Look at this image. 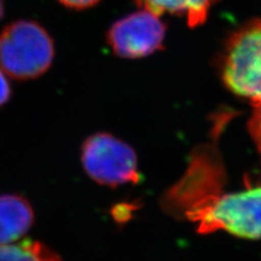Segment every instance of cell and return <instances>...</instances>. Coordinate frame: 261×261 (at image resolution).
I'll use <instances>...</instances> for the list:
<instances>
[{
  "label": "cell",
  "instance_id": "obj_10",
  "mask_svg": "<svg viewBox=\"0 0 261 261\" xmlns=\"http://www.w3.org/2000/svg\"><path fill=\"white\" fill-rule=\"evenodd\" d=\"M7 76L8 75L4 72V70L0 68V107H3L4 105L9 101L12 94L11 85Z\"/></svg>",
  "mask_w": 261,
  "mask_h": 261
},
{
  "label": "cell",
  "instance_id": "obj_7",
  "mask_svg": "<svg viewBox=\"0 0 261 261\" xmlns=\"http://www.w3.org/2000/svg\"><path fill=\"white\" fill-rule=\"evenodd\" d=\"M217 0H134L141 9L161 16L170 13L186 19L191 28L201 25L206 21L210 7Z\"/></svg>",
  "mask_w": 261,
  "mask_h": 261
},
{
  "label": "cell",
  "instance_id": "obj_9",
  "mask_svg": "<svg viewBox=\"0 0 261 261\" xmlns=\"http://www.w3.org/2000/svg\"><path fill=\"white\" fill-rule=\"evenodd\" d=\"M63 7L73 10H85L99 4L101 0H57Z\"/></svg>",
  "mask_w": 261,
  "mask_h": 261
},
{
  "label": "cell",
  "instance_id": "obj_2",
  "mask_svg": "<svg viewBox=\"0 0 261 261\" xmlns=\"http://www.w3.org/2000/svg\"><path fill=\"white\" fill-rule=\"evenodd\" d=\"M54 58V39L36 21H14L0 33V68L13 80L42 76L50 69Z\"/></svg>",
  "mask_w": 261,
  "mask_h": 261
},
{
  "label": "cell",
  "instance_id": "obj_8",
  "mask_svg": "<svg viewBox=\"0 0 261 261\" xmlns=\"http://www.w3.org/2000/svg\"><path fill=\"white\" fill-rule=\"evenodd\" d=\"M252 113L248 122L249 133L261 156V100L251 101Z\"/></svg>",
  "mask_w": 261,
  "mask_h": 261
},
{
  "label": "cell",
  "instance_id": "obj_11",
  "mask_svg": "<svg viewBox=\"0 0 261 261\" xmlns=\"http://www.w3.org/2000/svg\"><path fill=\"white\" fill-rule=\"evenodd\" d=\"M5 13V6H4V0H0V20L3 19Z\"/></svg>",
  "mask_w": 261,
  "mask_h": 261
},
{
  "label": "cell",
  "instance_id": "obj_6",
  "mask_svg": "<svg viewBox=\"0 0 261 261\" xmlns=\"http://www.w3.org/2000/svg\"><path fill=\"white\" fill-rule=\"evenodd\" d=\"M34 222L30 202L20 195H0V246L9 245L27 234Z\"/></svg>",
  "mask_w": 261,
  "mask_h": 261
},
{
  "label": "cell",
  "instance_id": "obj_1",
  "mask_svg": "<svg viewBox=\"0 0 261 261\" xmlns=\"http://www.w3.org/2000/svg\"><path fill=\"white\" fill-rule=\"evenodd\" d=\"M166 205L183 208L186 219L197 232L210 234L225 231L245 239L261 238V185L232 193H209L184 175L167 196Z\"/></svg>",
  "mask_w": 261,
  "mask_h": 261
},
{
  "label": "cell",
  "instance_id": "obj_4",
  "mask_svg": "<svg viewBox=\"0 0 261 261\" xmlns=\"http://www.w3.org/2000/svg\"><path fill=\"white\" fill-rule=\"evenodd\" d=\"M81 159L86 173L99 184L116 187L140 181L135 150L109 133L87 137Z\"/></svg>",
  "mask_w": 261,
  "mask_h": 261
},
{
  "label": "cell",
  "instance_id": "obj_3",
  "mask_svg": "<svg viewBox=\"0 0 261 261\" xmlns=\"http://www.w3.org/2000/svg\"><path fill=\"white\" fill-rule=\"evenodd\" d=\"M222 80L232 93L261 100V20L245 24L228 39Z\"/></svg>",
  "mask_w": 261,
  "mask_h": 261
},
{
  "label": "cell",
  "instance_id": "obj_5",
  "mask_svg": "<svg viewBox=\"0 0 261 261\" xmlns=\"http://www.w3.org/2000/svg\"><path fill=\"white\" fill-rule=\"evenodd\" d=\"M167 27L160 16L138 10L114 22L107 32L112 53L124 59H140L163 48Z\"/></svg>",
  "mask_w": 261,
  "mask_h": 261
}]
</instances>
